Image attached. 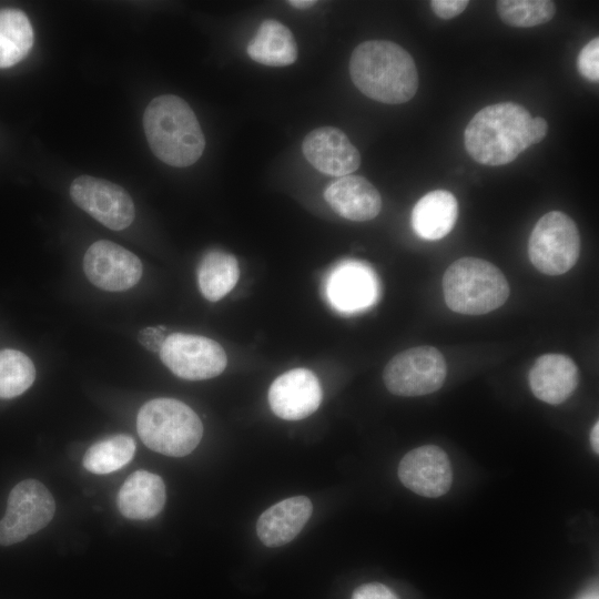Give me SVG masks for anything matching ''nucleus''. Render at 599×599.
Instances as JSON below:
<instances>
[{
	"instance_id": "nucleus-1",
	"label": "nucleus",
	"mask_w": 599,
	"mask_h": 599,
	"mask_svg": "<svg viewBox=\"0 0 599 599\" xmlns=\"http://www.w3.org/2000/svg\"><path fill=\"white\" fill-rule=\"evenodd\" d=\"M547 131L544 118H532L520 104L501 102L483 108L471 118L464 132V143L476 162L505 165L542 141Z\"/></svg>"
},
{
	"instance_id": "nucleus-2",
	"label": "nucleus",
	"mask_w": 599,
	"mask_h": 599,
	"mask_svg": "<svg viewBox=\"0 0 599 599\" xmlns=\"http://www.w3.org/2000/svg\"><path fill=\"white\" fill-rule=\"evenodd\" d=\"M355 87L375 101L398 104L409 101L418 88L413 57L387 40H368L358 44L349 60Z\"/></svg>"
},
{
	"instance_id": "nucleus-3",
	"label": "nucleus",
	"mask_w": 599,
	"mask_h": 599,
	"mask_svg": "<svg viewBox=\"0 0 599 599\" xmlns=\"http://www.w3.org/2000/svg\"><path fill=\"white\" fill-rule=\"evenodd\" d=\"M143 128L154 155L165 164H194L205 148V138L191 106L180 97L154 98L143 114Z\"/></svg>"
},
{
	"instance_id": "nucleus-4",
	"label": "nucleus",
	"mask_w": 599,
	"mask_h": 599,
	"mask_svg": "<svg viewBox=\"0 0 599 599\" xmlns=\"http://www.w3.org/2000/svg\"><path fill=\"white\" fill-rule=\"evenodd\" d=\"M446 305L456 313L483 315L500 307L509 296L502 272L493 263L477 257H461L444 273Z\"/></svg>"
},
{
	"instance_id": "nucleus-5",
	"label": "nucleus",
	"mask_w": 599,
	"mask_h": 599,
	"mask_svg": "<svg viewBox=\"0 0 599 599\" xmlns=\"http://www.w3.org/2000/svg\"><path fill=\"white\" fill-rule=\"evenodd\" d=\"M141 440L150 449L170 457L192 453L203 436L196 413L174 398H154L145 403L136 417Z\"/></svg>"
},
{
	"instance_id": "nucleus-6",
	"label": "nucleus",
	"mask_w": 599,
	"mask_h": 599,
	"mask_svg": "<svg viewBox=\"0 0 599 599\" xmlns=\"http://www.w3.org/2000/svg\"><path fill=\"white\" fill-rule=\"evenodd\" d=\"M580 236L576 223L560 211H551L536 223L528 242L532 265L547 275L568 272L577 262Z\"/></svg>"
},
{
	"instance_id": "nucleus-7",
	"label": "nucleus",
	"mask_w": 599,
	"mask_h": 599,
	"mask_svg": "<svg viewBox=\"0 0 599 599\" xmlns=\"http://www.w3.org/2000/svg\"><path fill=\"white\" fill-rule=\"evenodd\" d=\"M443 354L433 346H417L395 355L385 366L383 380L394 395L415 397L438 390L446 378Z\"/></svg>"
},
{
	"instance_id": "nucleus-8",
	"label": "nucleus",
	"mask_w": 599,
	"mask_h": 599,
	"mask_svg": "<svg viewBox=\"0 0 599 599\" xmlns=\"http://www.w3.org/2000/svg\"><path fill=\"white\" fill-rule=\"evenodd\" d=\"M54 512L55 501L42 483L35 479L20 481L11 489L0 520V545H14L40 531Z\"/></svg>"
},
{
	"instance_id": "nucleus-9",
	"label": "nucleus",
	"mask_w": 599,
	"mask_h": 599,
	"mask_svg": "<svg viewBox=\"0 0 599 599\" xmlns=\"http://www.w3.org/2000/svg\"><path fill=\"white\" fill-rule=\"evenodd\" d=\"M159 354L174 375L187 380L219 376L227 364L226 354L217 342L192 334L167 335Z\"/></svg>"
},
{
	"instance_id": "nucleus-10",
	"label": "nucleus",
	"mask_w": 599,
	"mask_h": 599,
	"mask_svg": "<svg viewBox=\"0 0 599 599\" xmlns=\"http://www.w3.org/2000/svg\"><path fill=\"white\" fill-rule=\"evenodd\" d=\"M72 201L104 226L121 231L135 216L134 203L120 185L90 175H81L70 185Z\"/></svg>"
},
{
	"instance_id": "nucleus-11",
	"label": "nucleus",
	"mask_w": 599,
	"mask_h": 599,
	"mask_svg": "<svg viewBox=\"0 0 599 599\" xmlns=\"http://www.w3.org/2000/svg\"><path fill=\"white\" fill-rule=\"evenodd\" d=\"M83 270L93 285L110 292L126 291L136 285L142 276L140 258L106 240L89 246L83 257Z\"/></svg>"
},
{
	"instance_id": "nucleus-12",
	"label": "nucleus",
	"mask_w": 599,
	"mask_h": 599,
	"mask_svg": "<svg viewBox=\"0 0 599 599\" xmlns=\"http://www.w3.org/2000/svg\"><path fill=\"white\" fill-rule=\"evenodd\" d=\"M398 477L412 491L436 498L449 490L453 470L447 454L440 447L425 445L408 451L402 458Z\"/></svg>"
},
{
	"instance_id": "nucleus-13",
	"label": "nucleus",
	"mask_w": 599,
	"mask_h": 599,
	"mask_svg": "<svg viewBox=\"0 0 599 599\" xmlns=\"http://www.w3.org/2000/svg\"><path fill=\"white\" fill-rule=\"evenodd\" d=\"M321 402V384L306 368H294L280 375L268 389L272 412L286 420L308 417L317 410Z\"/></svg>"
},
{
	"instance_id": "nucleus-14",
	"label": "nucleus",
	"mask_w": 599,
	"mask_h": 599,
	"mask_svg": "<svg viewBox=\"0 0 599 599\" xmlns=\"http://www.w3.org/2000/svg\"><path fill=\"white\" fill-rule=\"evenodd\" d=\"M305 159L319 172L345 176L361 165V154L347 135L334 126H322L309 132L302 143Z\"/></svg>"
},
{
	"instance_id": "nucleus-15",
	"label": "nucleus",
	"mask_w": 599,
	"mask_h": 599,
	"mask_svg": "<svg viewBox=\"0 0 599 599\" xmlns=\"http://www.w3.org/2000/svg\"><path fill=\"white\" fill-rule=\"evenodd\" d=\"M325 292L334 308L343 313H353L370 306L376 301L378 284L368 266L347 261L329 273Z\"/></svg>"
},
{
	"instance_id": "nucleus-16",
	"label": "nucleus",
	"mask_w": 599,
	"mask_h": 599,
	"mask_svg": "<svg viewBox=\"0 0 599 599\" xmlns=\"http://www.w3.org/2000/svg\"><path fill=\"white\" fill-rule=\"evenodd\" d=\"M324 197L338 215L356 222L373 220L382 209L379 192L359 175L338 177L326 187Z\"/></svg>"
},
{
	"instance_id": "nucleus-17",
	"label": "nucleus",
	"mask_w": 599,
	"mask_h": 599,
	"mask_svg": "<svg viewBox=\"0 0 599 599\" xmlns=\"http://www.w3.org/2000/svg\"><path fill=\"white\" fill-rule=\"evenodd\" d=\"M529 386L540 400L558 405L564 403L578 386V367L564 354H544L529 372Z\"/></svg>"
},
{
	"instance_id": "nucleus-18",
	"label": "nucleus",
	"mask_w": 599,
	"mask_h": 599,
	"mask_svg": "<svg viewBox=\"0 0 599 599\" xmlns=\"http://www.w3.org/2000/svg\"><path fill=\"white\" fill-rule=\"evenodd\" d=\"M313 511L305 496H294L267 508L257 519L256 534L267 547H280L293 540Z\"/></svg>"
},
{
	"instance_id": "nucleus-19",
	"label": "nucleus",
	"mask_w": 599,
	"mask_h": 599,
	"mask_svg": "<svg viewBox=\"0 0 599 599\" xmlns=\"http://www.w3.org/2000/svg\"><path fill=\"white\" fill-rule=\"evenodd\" d=\"M165 499V485L162 478L146 470H136L121 486L116 504L124 517L144 520L160 514Z\"/></svg>"
},
{
	"instance_id": "nucleus-20",
	"label": "nucleus",
	"mask_w": 599,
	"mask_h": 599,
	"mask_svg": "<svg viewBox=\"0 0 599 599\" xmlns=\"http://www.w3.org/2000/svg\"><path fill=\"white\" fill-rule=\"evenodd\" d=\"M457 216L458 202L455 195L446 190H435L415 204L412 225L418 236L435 241L445 237L454 229Z\"/></svg>"
},
{
	"instance_id": "nucleus-21",
	"label": "nucleus",
	"mask_w": 599,
	"mask_h": 599,
	"mask_svg": "<svg viewBox=\"0 0 599 599\" xmlns=\"http://www.w3.org/2000/svg\"><path fill=\"white\" fill-rule=\"evenodd\" d=\"M246 51L252 60L268 67L290 65L297 58V44L293 33L276 20L261 23Z\"/></svg>"
},
{
	"instance_id": "nucleus-22",
	"label": "nucleus",
	"mask_w": 599,
	"mask_h": 599,
	"mask_svg": "<svg viewBox=\"0 0 599 599\" xmlns=\"http://www.w3.org/2000/svg\"><path fill=\"white\" fill-rule=\"evenodd\" d=\"M240 270L236 258L226 252H207L197 267V284L202 295L216 302L230 293L236 285Z\"/></svg>"
},
{
	"instance_id": "nucleus-23",
	"label": "nucleus",
	"mask_w": 599,
	"mask_h": 599,
	"mask_svg": "<svg viewBox=\"0 0 599 599\" xmlns=\"http://www.w3.org/2000/svg\"><path fill=\"white\" fill-rule=\"evenodd\" d=\"M33 44V30L28 17L17 9L0 10V68L20 62Z\"/></svg>"
},
{
	"instance_id": "nucleus-24",
	"label": "nucleus",
	"mask_w": 599,
	"mask_h": 599,
	"mask_svg": "<svg viewBox=\"0 0 599 599\" xmlns=\"http://www.w3.org/2000/svg\"><path fill=\"white\" fill-rule=\"evenodd\" d=\"M135 441L128 435H114L93 444L83 456L87 470L103 475L113 473L133 458Z\"/></svg>"
},
{
	"instance_id": "nucleus-25",
	"label": "nucleus",
	"mask_w": 599,
	"mask_h": 599,
	"mask_svg": "<svg viewBox=\"0 0 599 599\" xmlns=\"http://www.w3.org/2000/svg\"><path fill=\"white\" fill-rule=\"evenodd\" d=\"M34 378V365L26 354L16 349L0 351V398L21 395Z\"/></svg>"
},
{
	"instance_id": "nucleus-26",
	"label": "nucleus",
	"mask_w": 599,
	"mask_h": 599,
	"mask_svg": "<svg viewBox=\"0 0 599 599\" xmlns=\"http://www.w3.org/2000/svg\"><path fill=\"white\" fill-rule=\"evenodd\" d=\"M499 18L516 28H530L552 19L556 4L549 0H499L496 3Z\"/></svg>"
},
{
	"instance_id": "nucleus-27",
	"label": "nucleus",
	"mask_w": 599,
	"mask_h": 599,
	"mask_svg": "<svg viewBox=\"0 0 599 599\" xmlns=\"http://www.w3.org/2000/svg\"><path fill=\"white\" fill-rule=\"evenodd\" d=\"M577 67L580 74L591 81L599 80V39L590 40L579 52Z\"/></svg>"
},
{
	"instance_id": "nucleus-28",
	"label": "nucleus",
	"mask_w": 599,
	"mask_h": 599,
	"mask_svg": "<svg viewBox=\"0 0 599 599\" xmlns=\"http://www.w3.org/2000/svg\"><path fill=\"white\" fill-rule=\"evenodd\" d=\"M469 4L467 0H432L430 8L434 13L444 20L459 16Z\"/></svg>"
},
{
	"instance_id": "nucleus-29",
	"label": "nucleus",
	"mask_w": 599,
	"mask_h": 599,
	"mask_svg": "<svg viewBox=\"0 0 599 599\" xmlns=\"http://www.w3.org/2000/svg\"><path fill=\"white\" fill-rule=\"evenodd\" d=\"M352 599H399L396 593L383 583L370 582L359 586Z\"/></svg>"
},
{
	"instance_id": "nucleus-30",
	"label": "nucleus",
	"mask_w": 599,
	"mask_h": 599,
	"mask_svg": "<svg viewBox=\"0 0 599 599\" xmlns=\"http://www.w3.org/2000/svg\"><path fill=\"white\" fill-rule=\"evenodd\" d=\"M165 328L159 327H145L138 334L140 344L153 353H160L165 341Z\"/></svg>"
},
{
	"instance_id": "nucleus-31",
	"label": "nucleus",
	"mask_w": 599,
	"mask_h": 599,
	"mask_svg": "<svg viewBox=\"0 0 599 599\" xmlns=\"http://www.w3.org/2000/svg\"><path fill=\"white\" fill-rule=\"evenodd\" d=\"M287 3L296 9H308L317 3L315 0H291Z\"/></svg>"
},
{
	"instance_id": "nucleus-32",
	"label": "nucleus",
	"mask_w": 599,
	"mask_h": 599,
	"mask_svg": "<svg viewBox=\"0 0 599 599\" xmlns=\"http://www.w3.org/2000/svg\"><path fill=\"white\" fill-rule=\"evenodd\" d=\"M598 436H599V424L598 422L593 425L592 429H591V434H590V443H591V446H592V449L595 450V453L598 454V450H599V440H598Z\"/></svg>"
},
{
	"instance_id": "nucleus-33",
	"label": "nucleus",
	"mask_w": 599,
	"mask_h": 599,
	"mask_svg": "<svg viewBox=\"0 0 599 599\" xmlns=\"http://www.w3.org/2000/svg\"><path fill=\"white\" fill-rule=\"evenodd\" d=\"M577 599H598V591L597 589H591L579 596Z\"/></svg>"
}]
</instances>
